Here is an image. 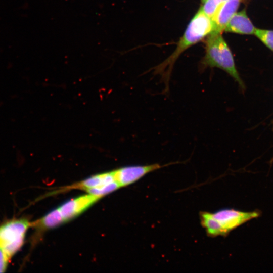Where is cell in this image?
I'll return each instance as SVG.
<instances>
[{"label": "cell", "instance_id": "cell-1", "mask_svg": "<svg viewBox=\"0 0 273 273\" xmlns=\"http://www.w3.org/2000/svg\"><path fill=\"white\" fill-rule=\"evenodd\" d=\"M213 32H215L213 21L199 8L188 24L173 53L163 62L154 68V73L161 76L165 84V90H168V82L172 70L179 57L186 50L204 40L209 34Z\"/></svg>", "mask_w": 273, "mask_h": 273}, {"label": "cell", "instance_id": "cell-2", "mask_svg": "<svg viewBox=\"0 0 273 273\" xmlns=\"http://www.w3.org/2000/svg\"><path fill=\"white\" fill-rule=\"evenodd\" d=\"M205 54L200 61V71L218 68L230 75L242 88L245 85L238 72L234 57L221 33L212 32L204 39Z\"/></svg>", "mask_w": 273, "mask_h": 273}, {"label": "cell", "instance_id": "cell-3", "mask_svg": "<svg viewBox=\"0 0 273 273\" xmlns=\"http://www.w3.org/2000/svg\"><path fill=\"white\" fill-rule=\"evenodd\" d=\"M31 223L25 218H13L0 225V248L10 259L22 247Z\"/></svg>", "mask_w": 273, "mask_h": 273}, {"label": "cell", "instance_id": "cell-4", "mask_svg": "<svg viewBox=\"0 0 273 273\" xmlns=\"http://www.w3.org/2000/svg\"><path fill=\"white\" fill-rule=\"evenodd\" d=\"M225 232L229 234L239 226L260 216L257 211L245 212L234 209H224L213 213Z\"/></svg>", "mask_w": 273, "mask_h": 273}, {"label": "cell", "instance_id": "cell-5", "mask_svg": "<svg viewBox=\"0 0 273 273\" xmlns=\"http://www.w3.org/2000/svg\"><path fill=\"white\" fill-rule=\"evenodd\" d=\"M167 165L153 164L129 166L120 168L113 171L115 180L122 187L132 184L147 174Z\"/></svg>", "mask_w": 273, "mask_h": 273}, {"label": "cell", "instance_id": "cell-6", "mask_svg": "<svg viewBox=\"0 0 273 273\" xmlns=\"http://www.w3.org/2000/svg\"><path fill=\"white\" fill-rule=\"evenodd\" d=\"M100 198L88 193L68 200L57 208L65 222L82 213Z\"/></svg>", "mask_w": 273, "mask_h": 273}, {"label": "cell", "instance_id": "cell-7", "mask_svg": "<svg viewBox=\"0 0 273 273\" xmlns=\"http://www.w3.org/2000/svg\"><path fill=\"white\" fill-rule=\"evenodd\" d=\"M256 29L245 9H243L234 15L225 26L224 31L242 35H254Z\"/></svg>", "mask_w": 273, "mask_h": 273}, {"label": "cell", "instance_id": "cell-8", "mask_svg": "<svg viewBox=\"0 0 273 273\" xmlns=\"http://www.w3.org/2000/svg\"><path fill=\"white\" fill-rule=\"evenodd\" d=\"M244 0H226L220 7L212 20L215 26V32L221 33L231 18L237 12Z\"/></svg>", "mask_w": 273, "mask_h": 273}, {"label": "cell", "instance_id": "cell-9", "mask_svg": "<svg viewBox=\"0 0 273 273\" xmlns=\"http://www.w3.org/2000/svg\"><path fill=\"white\" fill-rule=\"evenodd\" d=\"M200 218L201 224L205 229L208 236L214 237L218 236H226L228 235L219 221L214 217L213 213L201 212Z\"/></svg>", "mask_w": 273, "mask_h": 273}, {"label": "cell", "instance_id": "cell-10", "mask_svg": "<svg viewBox=\"0 0 273 273\" xmlns=\"http://www.w3.org/2000/svg\"><path fill=\"white\" fill-rule=\"evenodd\" d=\"M114 181L116 180L112 171L92 176L76 184L75 187L86 190L98 188Z\"/></svg>", "mask_w": 273, "mask_h": 273}, {"label": "cell", "instance_id": "cell-11", "mask_svg": "<svg viewBox=\"0 0 273 273\" xmlns=\"http://www.w3.org/2000/svg\"><path fill=\"white\" fill-rule=\"evenodd\" d=\"M120 188L121 187L119 184L116 181H114L101 187L87 189L85 191L88 194L101 198L105 195L112 192Z\"/></svg>", "mask_w": 273, "mask_h": 273}, {"label": "cell", "instance_id": "cell-12", "mask_svg": "<svg viewBox=\"0 0 273 273\" xmlns=\"http://www.w3.org/2000/svg\"><path fill=\"white\" fill-rule=\"evenodd\" d=\"M254 35L273 52V30L256 28Z\"/></svg>", "mask_w": 273, "mask_h": 273}, {"label": "cell", "instance_id": "cell-13", "mask_svg": "<svg viewBox=\"0 0 273 273\" xmlns=\"http://www.w3.org/2000/svg\"><path fill=\"white\" fill-rule=\"evenodd\" d=\"M226 0H206L200 9L211 19Z\"/></svg>", "mask_w": 273, "mask_h": 273}, {"label": "cell", "instance_id": "cell-14", "mask_svg": "<svg viewBox=\"0 0 273 273\" xmlns=\"http://www.w3.org/2000/svg\"><path fill=\"white\" fill-rule=\"evenodd\" d=\"M10 260V259L0 248V272L6 271Z\"/></svg>", "mask_w": 273, "mask_h": 273}, {"label": "cell", "instance_id": "cell-15", "mask_svg": "<svg viewBox=\"0 0 273 273\" xmlns=\"http://www.w3.org/2000/svg\"><path fill=\"white\" fill-rule=\"evenodd\" d=\"M201 2V3L203 4L204 3L206 0H200Z\"/></svg>", "mask_w": 273, "mask_h": 273}, {"label": "cell", "instance_id": "cell-16", "mask_svg": "<svg viewBox=\"0 0 273 273\" xmlns=\"http://www.w3.org/2000/svg\"><path fill=\"white\" fill-rule=\"evenodd\" d=\"M271 162H273V158L271 159Z\"/></svg>", "mask_w": 273, "mask_h": 273}]
</instances>
